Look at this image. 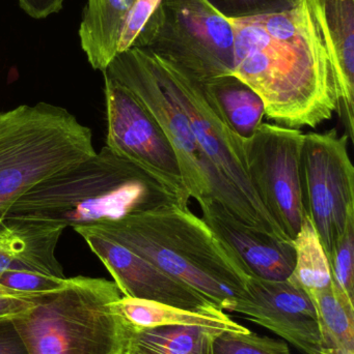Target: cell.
I'll return each instance as SVG.
<instances>
[{
	"mask_svg": "<svg viewBox=\"0 0 354 354\" xmlns=\"http://www.w3.org/2000/svg\"><path fill=\"white\" fill-rule=\"evenodd\" d=\"M234 75L278 126L316 128L339 110L338 91L311 0L285 12L229 19Z\"/></svg>",
	"mask_w": 354,
	"mask_h": 354,
	"instance_id": "obj_1",
	"label": "cell"
},
{
	"mask_svg": "<svg viewBox=\"0 0 354 354\" xmlns=\"http://www.w3.org/2000/svg\"><path fill=\"white\" fill-rule=\"evenodd\" d=\"M172 204L188 206L159 179L104 147L37 183L17 200L6 220L76 228Z\"/></svg>",
	"mask_w": 354,
	"mask_h": 354,
	"instance_id": "obj_2",
	"label": "cell"
},
{
	"mask_svg": "<svg viewBox=\"0 0 354 354\" xmlns=\"http://www.w3.org/2000/svg\"><path fill=\"white\" fill-rule=\"evenodd\" d=\"M89 227L188 285L222 311L236 312L247 295L249 276L188 206L172 204Z\"/></svg>",
	"mask_w": 354,
	"mask_h": 354,
	"instance_id": "obj_3",
	"label": "cell"
},
{
	"mask_svg": "<svg viewBox=\"0 0 354 354\" xmlns=\"http://www.w3.org/2000/svg\"><path fill=\"white\" fill-rule=\"evenodd\" d=\"M114 281L78 276L15 319L29 354H123L133 326L118 313Z\"/></svg>",
	"mask_w": 354,
	"mask_h": 354,
	"instance_id": "obj_4",
	"label": "cell"
},
{
	"mask_svg": "<svg viewBox=\"0 0 354 354\" xmlns=\"http://www.w3.org/2000/svg\"><path fill=\"white\" fill-rule=\"evenodd\" d=\"M95 153L93 133L64 108L41 102L0 112V225L29 189Z\"/></svg>",
	"mask_w": 354,
	"mask_h": 354,
	"instance_id": "obj_5",
	"label": "cell"
},
{
	"mask_svg": "<svg viewBox=\"0 0 354 354\" xmlns=\"http://www.w3.org/2000/svg\"><path fill=\"white\" fill-rule=\"evenodd\" d=\"M103 75L128 89L161 127L178 158L191 198L200 205L215 200L241 222L238 205L200 147L186 113L168 86L160 60L149 50L131 48L116 54Z\"/></svg>",
	"mask_w": 354,
	"mask_h": 354,
	"instance_id": "obj_6",
	"label": "cell"
},
{
	"mask_svg": "<svg viewBox=\"0 0 354 354\" xmlns=\"http://www.w3.org/2000/svg\"><path fill=\"white\" fill-rule=\"evenodd\" d=\"M135 48L197 80L234 74V32L230 20L208 0H162Z\"/></svg>",
	"mask_w": 354,
	"mask_h": 354,
	"instance_id": "obj_7",
	"label": "cell"
},
{
	"mask_svg": "<svg viewBox=\"0 0 354 354\" xmlns=\"http://www.w3.org/2000/svg\"><path fill=\"white\" fill-rule=\"evenodd\" d=\"M158 59L163 66L172 95L188 118L200 147L232 193L240 212L241 222L255 230L292 241L272 220L251 185L245 159V138L226 124L206 95L201 81Z\"/></svg>",
	"mask_w": 354,
	"mask_h": 354,
	"instance_id": "obj_8",
	"label": "cell"
},
{
	"mask_svg": "<svg viewBox=\"0 0 354 354\" xmlns=\"http://www.w3.org/2000/svg\"><path fill=\"white\" fill-rule=\"evenodd\" d=\"M349 136L336 129L305 134L301 155V185L310 218L328 261L354 218V168Z\"/></svg>",
	"mask_w": 354,
	"mask_h": 354,
	"instance_id": "obj_9",
	"label": "cell"
},
{
	"mask_svg": "<svg viewBox=\"0 0 354 354\" xmlns=\"http://www.w3.org/2000/svg\"><path fill=\"white\" fill-rule=\"evenodd\" d=\"M303 138L299 129L264 122L245 138L251 185L272 220L292 241L305 218L301 185Z\"/></svg>",
	"mask_w": 354,
	"mask_h": 354,
	"instance_id": "obj_10",
	"label": "cell"
},
{
	"mask_svg": "<svg viewBox=\"0 0 354 354\" xmlns=\"http://www.w3.org/2000/svg\"><path fill=\"white\" fill-rule=\"evenodd\" d=\"M104 76L106 147L143 168L189 202L180 165L168 137L141 102L120 83Z\"/></svg>",
	"mask_w": 354,
	"mask_h": 354,
	"instance_id": "obj_11",
	"label": "cell"
},
{
	"mask_svg": "<svg viewBox=\"0 0 354 354\" xmlns=\"http://www.w3.org/2000/svg\"><path fill=\"white\" fill-rule=\"evenodd\" d=\"M74 230L107 268L123 297L154 301L218 319H231L201 293L162 272L128 248L89 226L76 227Z\"/></svg>",
	"mask_w": 354,
	"mask_h": 354,
	"instance_id": "obj_12",
	"label": "cell"
},
{
	"mask_svg": "<svg viewBox=\"0 0 354 354\" xmlns=\"http://www.w3.org/2000/svg\"><path fill=\"white\" fill-rule=\"evenodd\" d=\"M236 313L268 328L303 354H324L317 311L310 295L294 281L247 279Z\"/></svg>",
	"mask_w": 354,
	"mask_h": 354,
	"instance_id": "obj_13",
	"label": "cell"
},
{
	"mask_svg": "<svg viewBox=\"0 0 354 354\" xmlns=\"http://www.w3.org/2000/svg\"><path fill=\"white\" fill-rule=\"evenodd\" d=\"M203 221L251 278L286 281L295 266L293 241L255 230L241 223L215 200L201 204Z\"/></svg>",
	"mask_w": 354,
	"mask_h": 354,
	"instance_id": "obj_14",
	"label": "cell"
},
{
	"mask_svg": "<svg viewBox=\"0 0 354 354\" xmlns=\"http://www.w3.org/2000/svg\"><path fill=\"white\" fill-rule=\"evenodd\" d=\"M336 81L339 114L354 134V0H311Z\"/></svg>",
	"mask_w": 354,
	"mask_h": 354,
	"instance_id": "obj_15",
	"label": "cell"
},
{
	"mask_svg": "<svg viewBox=\"0 0 354 354\" xmlns=\"http://www.w3.org/2000/svg\"><path fill=\"white\" fill-rule=\"evenodd\" d=\"M64 228L27 220L0 225V276L10 270H33L64 278L55 249Z\"/></svg>",
	"mask_w": 354,
	"mask_h": 354,
	"instance_id": "obj_16",
	"label": "cell"
},
{
	"mask_svg": "<svg viewBox=\"0 0 354 354\" xmlns=\"http://www.w3.org/2000/svg\"><path fill=\"white\" fill-rule=\"evenodd\" d=\"M135 0H89L79 29L81 47L95 70H106Z\"/></svg>",
	"mask_w": 354,
	"mask_h": 354,
	"instance_id": "obj_17",
	"label": "cell"
},
{
	"mask_svg": "<svg viewBox=\"0 0 354 354\" xmlns=\"http://www.w3.org/2000/svg\"><path fill=\"white\" fill-rule=\"evenodd\" d=\"M202 84L209 101L239 136L249 138L263 122V101L234 74L204 81Z\"/></svg>",
	"mask_w": 354,
	"mask_h": 354,
	"instance_id": "obj_18",
	"label": "cell"
},
{
	"mask_svg": "<svg viewBox=\"0 0 354 354\" xmlns=\"http://www.w3.org/2000/svg\"><path fill=\"white\" fill-rule=\"evenodd\" d=\"M216 328L197 326L134 328L123 354H213Z\"/></svg>",
	"mask_w": 354,
	"mask_h": 354,
	"instance_id": "obj_19",
	"label": "cell"
},
{
	"mask_svg": "<svg viewBox=\"0 0 354 354\" xmlns=\"http://www.w3.org/2000/svg\"><path fill=\"white\" fill-rule=\"evenodd\" d=\"M324 354H354V301L332 281L311 297Z\"/></svg>",
	"mask_w": 354,
	"mask_h": 354,
	"instance_id": "obj_20",
	"label": "cell"
},
{
	"mask_svg": "<svg viewBox=\"0 0 354 354\" xmlns=\"http://www.w3.org/2000/svg\"><path fill=\"white\" fill-rule=\"evenodd\" d=\"M118 313L134 328L151 326H205L220 330L247 332L249 328L240 326L232 319L222 320L178 308L170 307L154 301L122 297L116 303Z\"/></svg>",
	"mask_w": 354,
	"mask_h": 354,
	"instance_id": "obj_21",
	"label": "cell"
},
{
	"mask_svg": "<svg viewBox=\"0 0 354 354\" xmlns=\"http://www.w3.org/2000/svg\"><path fill=\"white\" fill-rule=\"evenodd\" d=\"M293 245L297 258L289 279L303 287L310 297L330 286L333 281L330 261L313 224L306 214Z\"/></svg>",
	"mask_w": 354,
	"mask_h": 354,
	"instance_id": "obj_22",
	"label": "cell"
},
{
	"mask_svg": "<svg viewBox=\"0 0 354 354\" xmlns=\"http://www.w3.org/2000/svg\"><path fill=\"white\" fill-rule=\"evenodd\" d=\"M213 354H291L285 341L249 332L222 330L212 346Z\"/></svg>",
	"mask_w": 354,
	"mask_h": 354,
	"instance_id": "obj_23",
	"label": "cell"
},
{
	"mask_svg": "<svg viewBox=\"0 0 354 354\" xmlns=\"http://www.w3.org/2000/svg\"><path fill=\"white\" fill-rule=\"evenodd\" d=\"M330 266L333 281L354 301V218L335 248Z\"/></svg>",
	"mask_w": 354,
	"mask_h": 354,
	"instance_id": "obj_24",
	"label": "cell"
},
{
	"mask_svg": "<svg viewBox=\"0 0 354 354\" xmlns=\"http://www.w3.org/2000/svg\"><path fill=\"white\" fill-rule=\"evenodd\" d=\"M69 278L33 270H10L0 276V284L21 292L53 293L68 284Z\"/></svg>",
	"mask_w": 354,
	"mask_h": 354,
	"instance_id": "obj_25",
	"label": "cell"
},
{
	"mask_svg": "<svg viewBox=\"0 0 354 354\" xmlns=\"http://www.w3.org/2000/svg\"><path fill=\"white\" fill-rule=\"evenodd\" d=\"M162 0H135L118 41V54L135 48L155 18Z\"/></svg>",
	"mask_w": 354,
	"mask_h": 354,
	"instance_id": "obj_26",
	"label": "cell"
},
{
	"mask_svg": "<svg viewBox=\"0 0 354 354\" xmlns=\"http://www.w3.org/2000/svg\"><path fill=\"white\" fill-rule=\"evenodd\" d=\"M228 19L249 18L285 12L294 8L299 0H208Z\"/></svg>",
	"mask_w": 354,
	"mask_h": 354,
	"instance_id": "obj_27",
	"label": "cell"
},
{
	"mask_svg": "<svg viewBox=\"0 0 354 354\" xmlns=\"http://www.w3.org/2000/svg\"><path fill=\"white\" fill-rule=\"evenodd\" d=\"M49 293L21 292L0 284V324L14 322L33 310Z\"/></svg>",
	"mask_w": 354,
	"mask_h": 354,
	"instance_id": "obj_28",
	"label": "cell"
},
{
	"mask_svg": "<svg viewBox=\"0 0 354 354\" xmlns=\"http://www.w3.org/2000/svg\"><path fill=\"white\" fill-rule=\"evenodd\" d=\"M0 354H29L12 322L0 324Z\"/></svg>",
	"mask_w": 354,
	"mask_h": 354,
	"instance_id": "obj_29",
	"label": "cell"
},
{
	"mask_svg": "<svg viewBox=\"0 0 354 354\" xmlns=\"http://www.w3.org/2000/svg\"><path fill=\"white\" fill-rule=\"evenodd\" d=\"M20 8L31 18H47L60 12L64 0H18Z\"/></svg>",
	"mask_w": 354,
	"mask_h": 354,
	"instance_id": "obj_30",
	"label": "cell"
}]
</instances>
